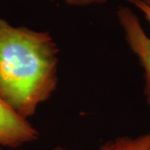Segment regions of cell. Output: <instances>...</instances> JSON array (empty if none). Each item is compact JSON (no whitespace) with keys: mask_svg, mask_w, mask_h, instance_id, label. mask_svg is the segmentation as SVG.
Returning a JSON list of instances; mask_svg holds the SVG:
<instances>
[{"mask_svg":"<svg viewBox=\"0 0 150 150\" xmlns=\"http://www.w3.org/2000/svg\"><path fill=\"white\" fill-rule=\"evenodd\" d=\"M59 48L48 32L0 18V98L28 119L56 91Z\"/></svg>","mask_w":150,"mask_h":150,"instance_id":"1","label":"cell"},{"mask_svg":"<svg viewBox=\"0 0 150 150\" xmlns=\"http://www.w3.org/2000/svg\"><path fill=\"white\" fill-rule=\"evenodd\" d=\"M143 13L150 25V6L141 0H127ZM118 20L129 47L139 59L144 70V94L150 107V37L144 32L139 18L128 6H120L117 11Z\"/></svg>","mask_w":150,"mask_h":150,"instance_id":"2","label":"cell"},{"mask_svg":"<svg viewBox=\"0 0 150 150\" xmlns=\"http://www.w3.org/2000/svg\"><path fill=\"white\" fill-rule=\"evenodd\" d=\"M38 137V131L28 119L18 115L0 98V150L19 148Z\"/></svg>","mask_w":150,"mask_h":150,"instance_id":"3","label":"cell"},{"mask_svg":"<svg viewBox=\"0 0 150 150\" xmlns=\"http://www.w3.org/2000/svg\"><path fill=\"white\" fill-rule=\"evenodd\" d=\"M99 150H150L149 133L135 138L119 137L105 142Z\"/></svg>","mask_w":150,"mask_h":150,"instance_id":"4","label":"cell"},{"mask_svg":"<svg viewBox=\"0 0 150 150\" xmlns=\"http://www.w3.org/2000/svg\"><path fill=\"white\" fill-rule=\"evenodd\" d=\"M49 1H59V0H49ZM68 5L74 6V7H85V6L96 5L103 4L107 0H63Z\"/></svg>","mask_w":150,"mask_h":150,"instance_id":"5","label":"cell"},{"mask_svg":"<svg viewBox=\"0 0 150 150\" xmlns=\"http://www.w3.org/2000/svg\"><path fill=\"white\" fill-rule=\"evenodd\" d=\"M53 150H69L67 149H65L64 147H61V146H56Z\"/></svg>","mask_w":150,"mask_h":150,"instance_id":"6","label":"cell"},{"mask_svg":"<svg viewBox=\"0 0 150 150\" xmlns=\"http://www.w3.org/2000/svg\"><path fill=\"white\" fill-rule=\"evenodd\" d=\"M142 2H144V4H146L147 5L150 6V0H141Z\"/></svg>","mask_w":150,"mask_h":150,"instance_id":"7","label":"cell"},{"mask_svg":"<svg viewBox=\"0 0 150 150\" xmlns=\"http://www.w3.org/2000/svg\"><path fill=\"white\" fill-rule=\"evenodd\" d=\"M149 134H150V132H149Z\"/></svg>","mask_w":150,"mask_h":150,"instance_id":"8","label":"cell"}]
</instances>
